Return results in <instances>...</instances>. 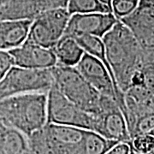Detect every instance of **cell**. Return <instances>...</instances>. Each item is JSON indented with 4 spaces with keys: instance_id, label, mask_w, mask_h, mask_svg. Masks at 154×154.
<instances>
[{
    "instance_id": "9a60e30c",
    "label": "cell",
    "mask_w": 154,
    "mask_h": 154,
    "mask_svg": "<svg viewBox=\"0 0 154 154\" xmlns=\"http://www.w3.org/2000/svg\"><path fill=\"white\" fill-rule=\"evenodd\" d=\"M0 154H31L28 137L0 122Z\"/></svg>"
},
{
    "instance_id": "e0dca14e",
    "label": "cell",
    "mask_w": 154,
    "mask_h": 154,
    "mask_svg": "<svg viewBox=\"0 0 154 154\" xmlns=\"http://www.w3.org/2000/svg\"><path fill=\"white\" fill-rule=\"evenodd\" d=\"M67 10L70 15L95 12L112 13L109 7L102 5L98 0H69Z\"/></svg>"
},
{
    "instance_id": "7a4b0ae2",
    "label": "cell",
    "mask_w": 154,
    "mask_h": 154,
    "mask_svg": "<svg viewBox=\"0 0 154 154\" xmlns=\"http://www.w3.org/2000/svg\"><path fill=\"white\" fill-rule=\"evenodd\" d=\"M31 154H104L117 141L75 127L46 123L28 137Z\"/></svg>"
},
{
    "instance_id": "7c38bea8",
    "label": "cell",
    "mask_w": 154,
    "mask_h": 154,
    "mask_svg": "<svg viewBox=\"0 0 154 154\" xmlns=\"http://www.w3.org/2000/svg\"><path fill=\"white\" fill-rule=\"evenodd\" d=\"M69 0H7L0 8L2 20H33L45 11L67 8Z\"/></svg>"
},
{
    "instance_id": "ffe728a7",
    "label": "cell",
    "mask_w": 154,
    "mask_h": 154,
    "mask_svg": "<svg viewBox=\"0 0 154 154\" xmlns=\"http://www.w3.org/2000/svg\"><path fill=\"white\" fill-rule=\"evenodd\" d=\"M13 65V60L9 51L0 50V80Z\"/></svg>"
},
{
    "instance_id": "5bb4252c",
    "label": "cell",
    "mask_w": 154,
    "mask_h": 154,
    "mask_svg": "<svg viewBox=\"0 0 154 154\" xmlns=\"http://www.w3.org/2000/svg\"><path fill=\"white\" fill-rule=\"evenodd\" d=\"M33 20L0 21V50L11 51L25 42Z\"/></svg>"
},
{
    "instance_id": "603a6c76",
    "label": "cell",
    "mask_w": 154,
    "mask_h": 154,
    "mask_svg": "<svg viewBox=\"0 0 154 154\" xmlns=\"http://www.w3.org/2000/svg\"><path fill=\"white\" fill-rule=\"evenodd\" d=\"M6 1H7V0H0V8H1V6L5 3Z\"/></svg>"
},
{
    "instance_id": "3957f363",
    "label": "cell",
    "mask_w": 154,
    "mask_h": 154,
    "mask_svg": "<svg viewBox=\"0 0 154 154\" xmlns=\"http://www.w3.org/2000/svg\"><path fill=\"white\" fill-rule=\"evenodd\" d=\"M0 122L29 137L47 123V94H17L0 100Z\"/></svg>"
},
{
    "instance_id": "cb8c5ba5",
    "label": "cell",
    "mask_w": 154,
    "mask_h": 154,
    "mask_svg": "<svg viewBox=\"0 0 154 154\" xmlns=\"http://www.w3.org/2000/svg\"><path fill=\"white\" fill-rule=\"evenodd\" d=\"M129 154H140V153H138V152H134V150L130 149V152H129Z\"/></svg>"
},
{
    "instance_id": "ba28073f",
    "label": "cell",
    "mask_w": 154,
    "mask_h": 154,
    "mask_svg": "<svg viewBox=\"0 0 154 154\" xmlns=\"http://www.w3.org/2000/svg\"><path fill=\"white\" fill-rule=\"evenodd\" d=\"M75 67L86 81L101 95L114 99L123 116L125 115L124 94L116 89L111 75L101 61L84 51L82 57Z\"/></svg>"
},
{
    "instance_id": "9c48e42d",
    "label": "cell",
    "mask_w": 154,
    "mask_h": 154,
    "mask_svg": "<svg viewBox=\"0 0 154 154\" xmlns=\"http://www.w3.org/2000/svg\"><path fill=\"white\" fill-rule=\"evenodd\" d=\"M94 117V132L117 142H130L126 120L114 99L102 95L99 112Z\"/></svg>"
},
{
    "instance_id": "30bf717a",
    "label": "cell",
    "mask_w": 154,
    "mask_h": 154,
    "mask_svg": "<svg viewBox=\"0 0 154 154\" xmlns=\"http://www.w3.org/2000/svg\"><path fill=\"white\" fill-rule=\"evenodd\" d=\"M119 21L144 49L154 51V0H140L136 8Z\"/></svg>"
},
{
    "instance_id": "8fae6325",
    "label": "cell",
    "mask_w": 154,
    "mask_h": 154,
    "mask_svg": "<svg viewBox=\"0 0 154 154\" xmlns=\"http://www.w3.org/2000/svg\"><path fill=\"white\" fill-rule=\"evenodd\" d=\"M116 22L117 19L110 12L72 14L63 35L73 38L82 35L102 38Z\"/></svg>"
},
{
    "instance_id": "d6986e66",
    "label": "cell",
    "mask_w": 154,
    "mask_h": 154,
    "mask_svg": "<svg viewBox=\"0 0 154 154\" xmlns=\"http://www.w3.org/2000/svg\"><path fill=\"white\" fill-rule=\"evenodd\" d=\"M140 0H112L111 12L117 20L130 14L138 5Z\"/></svg>"
},
{
    "instance_id": "5b68a950",
    "label": "cell",
    "mask_w": 154,
    "mask_h": 154,
    "mask_svg": "<svg viewBox=\"0 0 154 154\" xmlns=\"http://www.w3.org/2000/svg\"><path fill=\"white\" fill-rule=\"evenodd\" d=\"M52 85L51 69H36L13 65L0 80V100L17 94H47Z\"/></svg>"
},
{
    "instance_id": "277c9868",
    "label": "cell",
    "mask_w": 154,
    "mask_h": 154,
    "mask_svg": "<svg viewBox=\"0 0 154 154\" xmlns=\"http://www.w3.org/2000/svg\"><path fill=\"white\" fill-rule=\"evenodd\" d=\"M51 70L53 86L64 97L92 115L99 112L102 95L86 81L75 67L57 63Z\"/></svg>"
},
{
    "instance_id": "52a82bcc",
    "label": "cell",
    "mask_w": 154,
    "mask_h": 154,
    "mask_svg": "<svg viewBox=\"0 0 154 154\" xmlns=\"http://www.w3.org/2000/svg\"><path fill=\"white\" fill-rule=\"evenodd\" d=\"M69 17L67 8L41 13L33 19L25 41L52 49L63 35Z\"/></svg>"
},
{
    "instance_id": "d4e9b609",
    "label": "cell",
    "mask_w": 154,
    "mask_h": 154,
    "mask_svg": "<svg viewBox=\"0 0 154 154\" xmlns=\"http://www.w3.org/2000/svg\"><path fill=\"white\" fill-rule=\"evenodd\" d=\"M146 154H154V152H149V153H146Z\"/></svg>"
},
{
    "instance_id": "6da1fadb",
    "label": "cell",
    "mask_w": 154,
    "mask_h": 154,
    "mask_svg": "<svg viewBox=\"0 0 154 154\" xmlns=\"http://www.w3.org/2000/svg\"><path fill=\"white\" fill-rule=\"evenodd\" d=\"M102 40L116 85L122 93L132 87L154 89V51L144 49L119 20Z\"/></svg>"
},
{
    "instance_id": "44dd1931",
    "label": "cell",
    "mask_w": 154,
    "mask_h": 154,
    "mask_svg": "<svg viewBox=\"0 0 154 154\" xmlns=\"http://www.w3.org/2000/svg\"><path fill=\"white\" fill-rule=\"evenodd\" d=\"M130 145L128 142H118L104 154H129Z\"/></svg>"
},
{
    "instance_id": "ac0fdd59",
    "label": "cell",
    "mask_w": 154,
    "mask_h": 154,
    "mask_svg": "<svg viewBox=\"0 0 154 154\" xmlns=\"http://www.w3.org/2000/svg\"><path fill=\"white\" fill-rule=\"evenodd\" d=\"M130 148L138 153L146 154L154 152V134H146L134 136L131 139Z\"/></svg>"
},
{
    "instance_id": "7402d4cb",
    "label": "cell",
    "mask_w": 154,
    "mask_h": 154,
    "mask_svg": "<svg viewBox=\"0 0 154 154\" xmlns=\"http://www.w3.org/2000/svg\"><path fill=\"white\" fill-rule=\"evenodd\" d=\"M98 1L100 2L102 5H104L109 7L110 10H111V8H110V5H111V1H112V0H98Z\"/></svg>"
},
{
    "instance_id": "4fadbf2b",
    "label": "cell",
    "mask_w": 154,
    "mask_h": 154,
    "mask_svg": "<svg viewBox=\"0 0 154 154\" xmlns=\"http://www.w3.org/2000/svg\"><path fill=\"white\" fill-rule=\"evenodd\" d=\"M16 66L44 69H51L57 61L52 49L25 41L17 48L9 51Z\"/></svg>"
},
{
    "instance_id": "8992f818",
    "label": "cell",
    "mask_w": 154,
    "mask_h": 154,
    "mask_svg": "<svg viewBox=\"0 0 154 154\" xmlns=\"http://www.w3.org/2000/svg\"><path fill=\"white\" fill-rule=\"evenodd\" d=\"M47 123L94 131L95 117L64 97L52 85L47 93Z\"/></svg>"
},
{
    "instance_id": "2e32d148",
    "label": "cell",
    "mask_w": 154,
    "mask_h": 154,
    "mask_svg": "<svg viewBox=\"0 0 154 154\" xmlns=\"http://www.w3.org/2000/svg\"><path fill=\"white\" fill-rule=\"evenodd\" d=\"M57 63L75 67L82 57L84 51L77 43L75 38L63 35L57 43L52 47Z\"/></svg>"
}]
</instances>
